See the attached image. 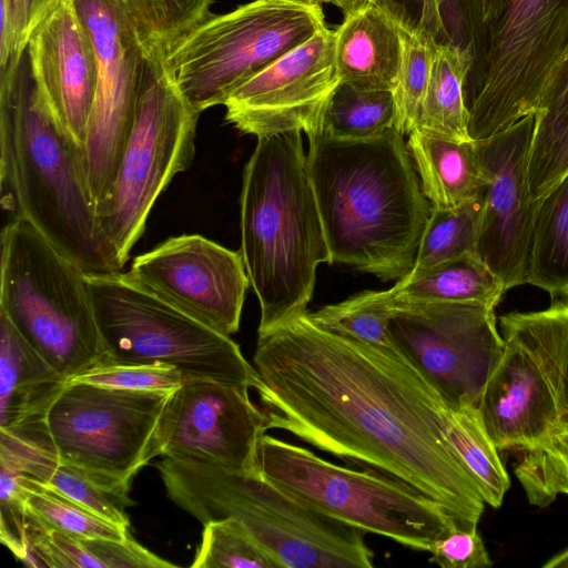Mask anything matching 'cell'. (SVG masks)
<instances>
[{"mask_svg":"<svg viewBox=\"0 0 568 568\" xmlns=\"http://www.w3.org/2000/svg\"><path fill=\"white\" fill-rule=\"evenodd\" d=\"M253 362L268 429L402 480L457 529H477L486 503L445 436L447 407L402 355L327 332L306 312L258 335Z\"/></svg>","mask_w":568,"mask_h":568,"instance_id":"1","label":"cell"},{"mask_svg":"<svg viewBox=\"0 0 568 568\" xmlns=\"http://www.w3.org/2000/svg\"><path fill=\"white\" fill-rule=\"evenodd\" d=\"M307 173L329 251L383 281L408 274L433 205L404 141L390 129L364 140L308 136Z\"/></svg>","mask_w":568,"mask_h":568,"instance_id":"2","label":"cell"},{"mask_svg":"<svg viewBox=\"0 0 568 568\" xmlns=\"http://www.w3.org/2000/svg\"><path fill=\"white\" fill-rule=\"evenodd\" d=\"M0 190L9 220L29 222L85 274L123 270L98 220L83 146L39 95L26 53L0 80Z\"/></svg>","mask_w":568,"mask_h":568,"instance_id":"3","label":"cell"},{"mask_svg":"<svg viewBox=\"0 0 568 568\" xmlns=\"http://www.w3.org/2000/svg\"><path fill=\"white\" fill-rule=\"evenodd\" d=\"M241 236L258 335L305 314L317 266L331 258L301 131L257 138L243 174Z\"/></svg>","mask_w":568,"mask_h":568,"instance_id":"4","label":"cell"},{"mask_svg":"<svg viewBox=\"0 0 568 568\" xmlns=\"http://www.w3.org/2000/svg\"><path fill=\"white\" fill-rule=\"evenodd\" d=\"M168 496L203 525L234 518L285 568H371L363 530L311 507L255 469L164 456L155 464Z\"/></svg>","mask_w":568,"mask_h":568,"instance_id":"5","label":"cell"},{"mask_svg":"<svg viewBox=\"0 0 568 568\" xmlns=\"http://www.w3.org/2000/svg\"><path fill=\"white\" fill-rule=\"evenodd\" d=\"M0 312L64 379L103 358L85 273L22 219L1 232Z\"/></svg>","mask_w":568,"mask_h":568,"instance_id":"6","label":"cell"},{"mask_svg":"<svg viewBox=\"0 0 568 568\" xmlns=\"http://www.w3.org/2000/svg\"><path fill=\"white\" fill-rule=\"evenodd\" d=\"M255 470L329 517L416 550L429 551L457 529L435 500L408 484L373 469L335 465L268 435L258 440Z\"/></svg>","mask_w":568,"mask_h":568,"instance_id":"7","label":"cell"},{"mask_svg":"<svg viewBox=\"0 0 568 568\" xmlns=\"http://www.w3.org/2000/svg\"><path fill=\"white\" fill-rule=\"evenodd\" d=\"M326 27L312 0H253L211 14L164 49L166 67L189 105L201 113Z\"/></svg>","mask_w":568,"mask_h":568,"instance_id":"8","label":"cell"},{"mask_svg":"<svg viewBox=\"0 0 568 568\" xmlns=\"http://www.w3.org/2000/svg\"><path fill=\"white\" fill-rule=\"evenodd\" d=\"M85 281L104 351L100 363H160L176 367L184 377L248 388L257 385L255 367L230 336L187 315L126 273L85 274Z\"/></svg>","mask_w":568,"mask_h":568,"instance_id":"9","label":"cell"},{"mask_svg":"<svg viewBox=\"0 0 568 568\" xmlns=\"http://www.w3.org/2000/svg\"><path fill=\"white\" fill-rule=\"evenodd\" d=\"M199 115L178 90L164 48L145 49L131 131L111 192L97 205L100 226L123 265L159 195L192 164Z\"/></svg>","mask_w":568,"mask_h":568,"instance_id":"10","label":"cell"},{"mask_svg":"<svg viewBox=\"0 0 568 568\" xmlns=\"http://www.w3.org/2000/svg\"><path fill=\"white\" fill-rule=\"evenodd\" d=\"M487 24L483 73L465 99L473 141L534 114L568 62V0H503Z\"/></svg>","mask_w":568,"mask_h":568,"instance_id":"11","label":"cell"},{"mask_svg":"<svg viewBox=\"0 0 568 568\" xmlns=\"http://www.w3.org/2000/svg\"><path fill=\"white\" fill-rule=\"evenodd\" d=\"M387 328L399 354L450 410H478L505 339L495 306L478 302L389 301Z\"/></svg>","mask_w":568,"mask_h":568,"instance_id":"12","label":"cell"},{"mask_svg":"<svg viewBox=\"0 0 568 568\" xmlns=\"http://www.w3.org/2000/svg\"><path fill=\"white\" fill-rule=\"evenodd\" d=\"M171 393L65 384L44 415L60 463L132 483L156 457L155 433Z\"/></svg>","mask_w":568,"mask_h":568,"instance_id":"13","label":"cell"},{"mask_svg":"<svg viewBox=\"0 0 568 568\" xmlns=\"http://www.w3.org/2000/svg\"><path fill=\"white\" fill-rule=\"evenodd\" d=\"M97 59L98 87L83 144L97 205L110 194L133 123L145 49L123 0H71Z\"/></svg>","mask_w":568,"mask_h":568,"instance_id":"14","label":"cell"},{"mask_svg":"<svg viewBox=\"0 0 568 568\" xmlns=\"http://www.w3.org/2000/svg\"><path fill=\"white\" fill-rule=\"evenodd\" d=\"M248 387L202 377H184L161 414L155 456L207 460L237 471L255 469L266 415Z\"/></svg>","mask_w":568,"mask_h":568,"instance_id":"15","label":"cell"},{"mask_svg":"<svg viewBox=\"0 0 568 568\" xmlns=\"http://www.w3.org/2000/svg\"><path fill=\"white\" fill-rule=\"evenodd\" d=\"M126 274L219 333L231 336L239 331L250 285L241 252L183 234L136 256Z\"/></svg>","mask_w":568,"mask_h":568,"instance_id":"16","label":"cell"},{"mask_svg":"<svg viewBox=\"0 0 568 568\" xmlns=\"http://www.w3.org/2000/svg\"><path fill=\"white\" fill-rule=\"evenodd\" d=\"M336 32L323 28L310 40L236 89L225 101V120L256 138L290 131L318 133L339 77Z\"/></svg>","mask_w":568,"mask_h":568,"instance_id":"17","label":"cell"},{"mask_svg":"<svg viewBox=\"0 0 568 568\" xmlns=\"http://www.w3.org/2000/svg\"><path fill=\"white\" fill-rule=\"evenodd\" d=\"M535 113L487 139L475 141L484 186L477 254L505 291L527 284L536 202L527 166Z\"/></svg>","mask_w":568,"mask_h":568,"instance_id":"18","label":"cell"},{"mask_svg":"<svg viewBox=\"0 0 568 568\" xmlns=\"http://www.w3.org/2000/svg\"><path fill=\"white\" fill-rule=\"evenodd\" d=\"M26 57L41 99L83 146L98 87L91 38L71 0H60L31 34Z\"/></svg>","mask_w":568,"mask_h":568,"instance_id":"19","label":"cell"},{"mask_svg":"<svg viewBox=\"0 0 568 568\" xmlns=\"http://www.w3.org/2000/svg\"><path fill=\"white\" fill-rule=\"evenodd\" d=\"M504 339V353L485 385L478 415L497 449L525 450L558 428V408L531 353L511 337Z\"/></svg>","mask_w":568,"mask_h":568,"instance_id":"20","label":"cell"},{"mask_svg":"<svg viewBox=\"0 0 568 568\" xmlns=\"http://www.w3.org/2000/svg\"><path fill=\"white\" fill-rule=\"evenodd\" d=\"M336 32L339 81L363 91H393L402 61L403 21L397 0H344Z\"/></svg>","mask_w":568,"mask_h":568,"instance_id":"21","label":"cell"},{"mask_svg":"<svg viewBox=\"0 0 568 568\" xmlns=\"http://www.w3.org/2000/svg\"><path fill=\"white\" fill-rule=\"evenodd\" d=\"M64 385L0 312V430L44 416Z\"/></svg>","mask_w":568,"mask_h":568,"instance_id":"22","label":"cell"},{"mask_svg":"<svg viewBox=\"0 0 568 568\" xmlns=\"http://www.w3.org/2000/svg\"><path fill=\"white\" fill-rule=\"evenodd\" d=\"M407 148L433 206L452 207L481 194L484 178L475 141H456L414 129Z\"/></svg>","mask_w":568,"mask_h":568,"instance_id":"23","label":"cell"},{"mask_svg":"<svg viewBox=\"0 0 568 568\" xmlns=\"http://www.w3.org/2000/svg\"><path fill=\"white\" fill-rule=\"evenodd\" d=\"M27 540L34 567L51 568H171L131 536L124 540L67 535L27 516Z\"/></svg>","mask_w":568,"mask_h":568,"instance_id":"24","label":"cell"},{"mask_svg":"<svg viewBox=\"0 0 568 568\" xmlns=\"http://www.w3.org/2000/svg\"><path fill=\"white\" fill-rule=\"evenodd\" d=\"M499 326L540 365L556 399L558 427L568 428V297L551 300L545 310L501 315Z\"/></svg>","mask_w":568,"mask_h":568,"instance_id":"25","label":"cell"},{"mask_svg":"<svg viewBox=\"0 0 568 568\" xmlns=\"http://www.w3.org/2000/svg\"><path fill=\"white\" fill-rule=\"evenodd\" d=\"M386 292L389 301L478 302L495 307L506 293L478 254L443 262L414 276L405 275Z\"/></svg>","mask_w":568,"mask_h":568,"instance_id":"26","label":"cell"},{"mask_svg":"<svg viewBox=\"0 0 568 568\" xmlns=\"http://www.w3.org/2000/svg\"><path fill=\"white\" fill-rule=\"evenodd\" d=\"M527 284L568 297V173L536 201Z\"/></svg>","mask_w":568,"mask_h":568,"instance_id":"27","label":"cell"},{"mask_svg":"<svg viewBox=\"0 0 568 568\" xmlns=\"http://www.w3.org/2000/svg\"><path fill=\"white\" fill-rule=\"evenodd\" d=\"M471 64L469 47L437 42L423 111L415 129L456 141L471 140L465 101Z\"/></svg>","mask_w":568,"mask_h":568,"instance_id":"28","label":"cell"},{"mask_svg":"<svg viewBox=\"0 0 568 568\" xmlns=\"http://www.w3.org/2000/svg\"><path fill=\"white\" fill-rule=\"evenodd\" d=\"M568 173V64L551 93L535 112L527 166L530 202L539 200Z\"/></svg>","mask_w":568,"mask_h":568,"instance_id":"29","label":"cell"},{"mask_svg":"<svg viewBox=\"0 0 568 568\" xmlns=\"http://www.w3.org/2000/svg\"><path fill=\"white\" fill-rule=\"evenodd\" d=\"M443 429L460 463L475 480L483 499L493 508L501 505L510 481L487 435L478 410L446 409Z\"/></svg>","mask_w":568,"mask_h":568,"instance_id":"30","label":"cell"},{"mask_svg":"<svg viewBox=\"0 0 568 568\" xmlns=\"http://www.w3.org/2000/svg\"><path fill=\"white\" fill-rule=\"evenodd\" d=\"M483 215V196L452 207L433 206L418 246L414 276L443 262L477 254Z\"/></svg>","mask_w":568,"mask_h":568,"instance_id":"31","label":"cell"},{"mask_svg":"<svg viewBox=\"0 0 568 568\" xmlns=\"http://www.w3.org/2000/svg\"><path fill=\"white\" fill-rule=\"evenodd\" d=\"M437 38L406 14L400 68L393 89L394 129L409 134L417 125L427 92Z\"/></svg>","mask_w":568,"mask_h":568,"instance_id":"32","label":"cell"},{"mask_svg":"<svg viewBox=\"0 0 568 568\" xmlns=\"http://www.w3.org/2000/svg\"><path fill=\"white\" fill-rule=\"evenodd\" d=\"M392 91H363L339 82L325 108L318 133L364 140L394 129Z\"/></svg>","mask_w":568,"mask_h":568,"instance_id":"33","label":"cell"},{"mask_svg":"<svg viewBox=\"0 0 568 568\" xmlns=\"http://www.w3.org/2000/svg\"><path fill=\"white\" fill-rule=\"evenodd\" d=\"M27 516L37 524L67 535L124 540L128 528L106 521L43 483L21 477Z\"/></svg>","mask_w":568,"mask_h":568,"instance_id":"34","label":"cell"},{"mask_svg":"<svg viewBox=\"0 0 568 568\" xmlns=\"http://www.w3.org/2000/svg\"><path fill=\"white\" fill-rule=\"evenodd\" d=\"M389 306L386 291H365L307 315L327 332L399 354L387 328Z\"/></svg>","mask_w":568,"mask_h":568,"instance_id":"35","label":"cell"},{"mask_svg":"<svg viewBox=\"0 0 568 568\" xmlns=\"http://www.w3.org/2000/svg\"><path fill=\"white\" fill-rule=\"evenodd\" d=\"M43 484L100 518L129 528L126 509L134 505L129 497L131 481L60 463Z\"/></svg>","mask_w":568,"mask_h":568,"instance_id":"36","label":"cell"},{"mask_svg":"<svg viewBox=\"0 0 568 568\" xmlns=\"http://www.w3.org/2000/svg\"><path fill=\"white\" fill-rule=\"evenodd\" d=\"M144 47L164 49L211 16L212 0H123Z\"/></svg>","mask_w":568,"mask_h":568,"instance_id":"37","label":"cell"},{"mask_svg":"<svg viewBox=\"0 0 568 568\" xmlns=\"http://www.w3.org/2000/svg\"><path fill=\"white\" fill-rule=\"evenodd\" d=\"M524 452L515 474L530 504L546 507L559 494L568 495V428L558 427Z\"/></svg>","mask_w":568,"mask_h":568,"instance_id":"38","label":"cell"},{"mask_svg":"<svg viewBox=\"0 0 568 568\" xmlns=\"http://www.w3.org/2000/svg\"><path fill=\"white\" fill-rule=\"evenodd\" d=\"M193 568H278L234 518L204 525Z\"/></svg>","mask_w":568,"mask_h":568,"instance_id":"39","label":"cell"},{"mask_svg":"<svg viewBox=\"0 0 568 568\" xmlns=\"http://www.w3.org/2000/svg\"><path fill=\"white\" fill-rule=\"evenodd\" d=\"M0 462L45 483L60 464L44 416L0 430Z\"/></svg>","mask_w":568,"mask_h":568,"instance_id":"40","label":"cell"},{"mask_svg":"<svg viewBox=\"0 0 568 568\" xmlns=\"http://www.w3.org/2000/svg\"><path fill=\"white\" fill-rule=\"evenodd\" d=\"M184 381L176 367L160 363H100L65 379V384H91L103 387L173 392Z\"/></svg>","mask_w":568,"mask_h":568,"instance_id":"41","label":"cell"},{"mask_svg":"<svg viewBox=\"0 0 568 568\" xmlns=\"http://www.w3.org/2000/svg\"><path fill=\"white\" fill-rule=\"evenodd\" d=\"M60 0H0V79L13 75L28 41Z\"/></svg>","mask_w":568,"mask_h":568,"instance_id":"42","label":"cell"},{"mask_svg":"<svg viewBox=\"0 0 568 568\" xmlns=\"http://www.w3.org/2000/svg\"><path fill=\"white\" fill-rule=\"evenodd\" d=\"M22 473L0 462L1 541L28 566L34 567L27 540V510L23 501Z\"/></svg>","mask_w":568,"mask_h":568,"instance_id":"43","label":"cell"},{"mask_svg":"<svg viewBox=\"0 0 568 568\" xmlns=\"http://www.w3.org/2000/svg\"><path fill=\"white\" fill-rule=\"evenodd\" d=\"M429 561L443 568H487L493 565L477 529H455L428 551Z\"/></svg>","mask_w":568,"mask_h":568,"instance_id":"44","label":"cell"},{"mask_svg":"<svg viewBox=\"0 0 568 568\" xmlns=\"http://www.w3.org/2000/svg\"><path fill=\"white\" fill-rule=\"evenodd\" d=\"M503 0H479L480 18L484 23L494 19L499 10Z\"/></svg>","mask_w":568,"mask_h":568,"instance_id":"45","label":"cell"},{"mask_svg":"<svg viewBox=\"0 0 568 568\" xmlns=\"http://www.w3.org/2000/svg\"><path fill=\"white\" fill-rule=\"evenodd\" d=\"M545 568H566L568 567V548L558 552L556 556L550 558L546 564H544Z\"/></svg>","mask_w":568,"mask_h":568,"instance_id":"46","label":"cell"},{"mask_svg":"<svg viewBox=\"0 0 568 568\" xmlns=\"http://www.w3.org/2000/svg\"><path fill=\"white\" fill-rule=\"evenodd\" d=\"M410 1L415 2L416 4H418L419 6V10L422 11L423 4H424V0H410Z\"/></svg>","mask_w":568,"mask_h":568,"instance_id":"47","label":"cell"},{"mask_svg":"<svg viewBox=\"0 0 568 568\" xmlns=\"http://www.w3.org/2000/svg\"><path fill=\"white\" fill-rule=\"evenodd\" d=\"M312 1H315V2H318V3H328V2H331V0H312Z\"/></svg>","mask_w":568,"mask_h":568,"instance_id":"48","label":"cell"},{"mask_svg":"<svg viewBox=\"0 0 568 568\" xmlns=\"http://www.w3.org/2000/svg\"><path fill=\"white\" fill-rule=\"evenodd\" d=\"M342 1H344V0H331V2H332V3H334V4H336V6H337L339 2H342Z\"/></svg>","mask_w":568,"mask_h":568,"instance_id":"49","label":"cell"},{"mask_svg":"<svg viewBox=\"0 0 568 568\" xmlns=\"http://www.w3.org/2000/svg\"><path fill=\"white\" fill-rule=\"evenodd\" d=\"M567 64H568V62H567Z\"/></svg>","mask_w":568,"mask_h":568,"instance_id":"50","label":"cell"}]
</instances>
